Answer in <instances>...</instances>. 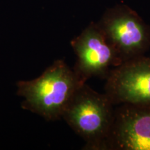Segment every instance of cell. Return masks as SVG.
I'll use <instances>...</instances> for the list:
<instances>
[{
    "label": "cell",
    "instance_id": "obj_1",
    "mask_svg": "<svg viewBox=\"0 0 150 150\" xmlns=\"http://www.w3.org/2000/svg\"><path fill=\"white\" fill-rule=\"evenodd\" d=\"M74 70L63 60H56L40 76L17 83L21 106L47 121L61 119L75 92L82 84Z\"/></svg>",
    "mask_w": 150,
    "mask_h": 150
},
{
    "label": "cell",
    "instance_id": "obj_2",
    "mask_svg": "<svg viewBox=\"0 0 150 150\" xmlns=\"http://www.w3.org/2000/svg\"><path fill=\"white\" fill-rule=\"evenodd\" d=\"M114 106L106 93L85 83L75 92L62 118L85 141L83 149L101 150L111 128Z\"/></svg>",
    "mask_w": 150,
    "mask_h": 150
},
{
    "label": "cell",
    "instance_id": "obj_3",
    "mask_svg": "<svg viewBox=\"0 0 150 150\" xmlns=\"http://www.w3.org/2000/svg\"><path fill=\"white\" fill-rule=\"evenodd\" d=\"M97 23L122 63L144 56L149 50L150 26L127 6L107 9Z\"/></svg>",
    "mask_w": 150,
    "mask_h": 150
},
{
    "label": "cell",
    "instance_id": "obj_4",
    "mask_svg": "<svg viewBox=\"0 0 150 150\" xmlns=\"http://www.w3.org/2000/svg\"><path fill=\"white\" fill-rule=\"evenodd\" d=\"M70 45L76 56L73 70L84 83L94 76L105 79L112 68L122 63L97 22H91Z\"/></svg>",
    "mask_w": 150,
    "mask_h": 150
},
{
    "label": "cell",
    "instance_id": "obj_5",
    "mask_svg": "<svg viewBox=\"0 0 150 150\" xmlns=\"http://www.w3.org/2000/svg\"><path fill=\"white\" fill-rule=\"evenodd\" d=\"M105 93L113 105H150V56L125 61L106 76Z\"/></svg>",
    "mask_w": 150,
    "mask_h": 150
},
{
    "label": "cell",
    "instance_id": "obj_6",
    "mask_svg": "<svg viewBox=\"0 0 150 150\" xmlns=\"http://www.w3.org/2000/svg\"><path fill=\"white\" fill-rule=\"evenodd\" d=\"M117 106L101 150H150V105Z\"/></svg>",
    "mask_w": 150,
    "mask_h": 150
}]
</instances>
